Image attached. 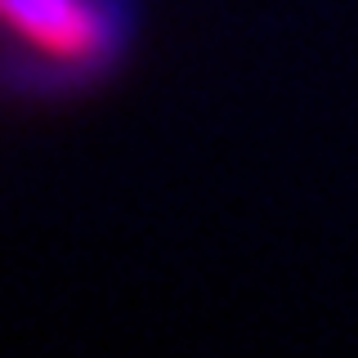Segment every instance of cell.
I'll use <instances>...</instances> for the list:
<instances>
[{
  "label": "cell",
  "instance_id": "cell-1",
  "mask_svg": "<svg viewBox=\"0 0 358 358\" xmlns=\"http://www.w3.org/2000/svg\"><path fill=\"white\" fill-rule=\"evenodd\" d=\"M130 41L126 0H0V45L27 72L90 81Z\"/></svg>",
  "mask_w": 358,
  "mask_h": 358
}]
</instances>
